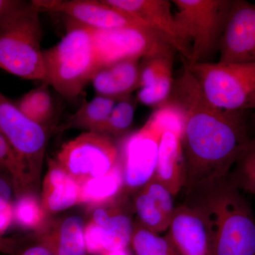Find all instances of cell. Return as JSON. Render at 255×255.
<instances>
[{"label":"cell","instance_id":"25","mask_svg":"<svg viewBox=\"0 0 255 255\" xmlns=\"http://www.w3.org/2000/svg\"><path fill=\"white\" fill-rule=\"evenodd\" d=\"M46 211L41 199L32 192H26L16 197L14 204V221L20 227L38 230L45 224Z\"/></svg>","mask_w":255,"mask_h":255},{"label":"cell","instance_id":"26","mask_svg":"<svg viewBox=\"0 0 255 255\" xmlns=\"http://www.w3.org/2000/svg\"><path fill=\"white\" fill-rule=\"evenodd\" d=\"M0 173L9 176L14 185L15 196L31 192V185L19 159L0 130Z\"/></svg>","mask_w":255,"mask_h":255},{"label":"cell","instance_id":"13","mask_svg":"<svg viewBox=\"0 0 255 255\" xmlns=\"http://www.w3.org/2000/svg\"><path fill=\"white\" fill-rule=\"evenodd\" d=\"M219 49L218 63H255V4L233 0Z\"/></svg>","mask_w":255,"mask_h":255},{"label":"cell","instance_id":"22","mask_svg":"<svg viewBox=\"0 0 255 255\" xmlns=\"http://www.w3.org/2000/svg\"><path fill=\"white\" fill-rule=\"evenodd\" d=\"M117 100L97 95L90 102H85L59 128L60 130L69 128L85 129L87 132L102 133V130Z\"/></svg>","mask_w":255,"mask_h":255},{"label":"cell","instance_id":"33","mask_svg":"<svg viewBox=\"0 0 255 255\" xmlns=\"http://www.w3.org/2000/svg\"><path fill=\"white\" fill-rule=\"evenodd\" d=\"M26 2L20 0H0V27Z\"/></svg>","mask_w":255,"mask_h":255},{"label":"cell","instance_id":"11","mask_svg":"<svg viewBox=\"0 0 255 255\" xmlns=\"http://www.w3.org/2000/svg\"><path fill=\"white\" fill-rule=\"evenodd\" d=\"M31 1L40 12L46 11L64 14L72 21L93 29L149 28L136 18L111 6L105 0H33Z\"/></svg>","mask_w":255,"mask_h":255},{"label":"cell","instance_id":"31","mask_svg":"<svg viewBox=\"0 0 255 255\" xmlns=\"http://www.w3.org/2000/svg\"><path fill=\"white\" fill-rule=\"evenodd\" d=\"M173 55H161L145 58L140 66V88L150 86L162 75L172 70Z\"/></svg>","mask_w":255,"mask_h":255},{"label":"cell","instance_id":"7","mask_svg":"<svg viewBox=\"0 0 255 255\" xmlns=\"http://www.w3.org/2000/svg\"><path fill=\"white\" fill-rule=\"evenodd\" d=\"M176 21L191 44L192 65L204 63L216 49L227 21L233 0H173Z\"/></svg>","mask_w":255,"mask_h":255},{"label":"cell","instance_id":"20","mask_svg":"<svg viewBox=\"0 0 255 255\" xmlns=\"http://www.w3.org/2000/svg\"><path fill=\"white\" fill-rule=\"evenodd\" d=\"M85 228L81 216H70L37 236V240L54 255H87Z\"/></svg>","mask_w":255,"mask_h":255},{"label":"cell","instance_id":"1","mask_svg":"<svg viewBox=\"0 0 255 255\" xmlns=\"http://www.w3.org/2000/svg\"><path fill=\"white\" fill-rule=\"evenodd\" d=\"M166 104L182 118L185 196L227 179L251 141L246 111L212 105L186 66Z\"/></svg>","mask_w":255,"mask_h":255},{"label":"cell","instance_id":"27","mask_svg":"<svg viewBox=\"0 0 255 255\" xmlns=\"http://www.w3.org/2000/svg\"><path fill=\"white\" fill-rule=\"evenodd\" d=\"M233 167L228 175L230 180L241 191L255 196V137L251 138L244 153Z\"/></svg>","mask_w":255,"mask_h":255},{"label":"cell","instance_id":"23","mask_svg":"<svg viewBox=\"0 0 255 255\" xmlns=\"http://www.w3.org/2000/svg\"><path fill=\"white\" fill-rule=\"evenodd\" d=\"M49 87L43 82L39 87L28 92L15 102L18 110L28 119L44 127L50 123L55 114Z\"/></svg>","mask_w":255,"mask_h":255},{"label":"cell","instance_id":"21","mask_svg":"<svg viewBox=\"0 0 255 255\" xmlns=\"http://www.w3.org/2000/svg\"><path fill=\"white\" fill-rule=\"evenodd\" d=\"M81 204L107 205L117 200L124 191V177L120 161L108 173L82 182Z\"/></svg>","mask_w":255,"mask_h":255},{"label":"cell","instance_id":"19","mask_svg":"<svg viewBox=\"0 0 255 255\" xmlns=\"http://www.w3.org/2000/svg\"><path fill=\"white\" fill-rule=\"evenodd\" d=\"M91 221L102 229V255L128 249L133 234L134 223L120 206L113 203L108 207L100 206L94 211Z\"/></svg>","mask_w":255,"mask_h":255},{"label":"cell","instance_id":"10","mask_svg":"<svg viewBox=\"0 0 255 255\" xmlns=\"http://www.w3.org/2000/svg\"><path fill=\"white\" fill-rule=\"evenodd\" d=\"M99 68L128 58L173 55L174 50L150 28H92Z\"/></svg>","mask_w":255,"mask_h":255},{"label":"cell","instance_id":"24","mask_svg":"<svg viewBox=\"0 0 255 255\" xmlns=\"http://www.w3.org/2000/svg\"><path fill=\"white\" fill-rule=\"evenodd\" d=\"M130 247L135 255H181L167 233L160 236L137 222L134 223Z\"/></svg>","mask_w":255,"mask_h":255},{"label":"cell","instance_id":"18","mask_svg":"<svg viewBox=\"0 0 255 255\" xmlns=\"http://www.w3.org/2000/svg\"><path fill=\"white\" fill-rule=\"evenodd\" d=\"M47 214H56L81 204L80 183L60 165L50 160L43 179L41 198Z\"/></svg>","mask_w":255,"mask_h":255},{"label":"cell","instance_id":"16","mask_svg":"<svg viewBox=\"0 0 255 255\" xmlns=\"http://www.w3.org/2000/svg\"><path fill=\"white\" fill-rule=\"evenodd\" d=\"M167 234L181 255H209L207 226L194 206L184 202L175 208Z\"/></svg>","mask_w":255,"mask_h":255},{"label":"cell","instance_id":"2","mask_svg":"<svg viewBox=\"0 0 255 255\" xmlns=\"http://www.w3.org/2000/svg\"><path fill=\"white\" fill-rule=\"evenodd\" d=\"M199 210L209 236V255H255V217L250 203L229 178L186 195Z\"/></svg>","mask_w":255,"mask_h":255},{"label":"cell","instance_id":"9","mask_svg":"<svg viewBox=\"0 0 255 255\" xmlns=\"http://www.w3.org/2000/svg\"><path fill=\"white\" fill-rule=\"evenodd\" d=\"M55 160L81 184L108 173L118 164L119 152L108 135L85 132L63 144Z\"/></svg>","mask_w":255,"mask_h":255},{"label":"cell","instance_id":"29","mask_svg":"<svg viewBox=\"0 0 255 255\" xmlns=\"http://www.w3.org/2000/svg\"><path fill=\"white\" fill-rule=\"evenodd\" d=\"M174 81L172 70H169L150 86L140 89L137 93V101L148 107H161L168 100Z\"/></svg>","mask_w":255,"mask_h":255},{"label":"cell","instance_id":"14","mask_svg":"<svg viewBox=\"0 0 255 255\" xmlns=\"http://www.w3.org/2000/svg\"><path fill=\"white\" fill-rule=\"evenodd\" d=\"M173 198L172 193L153 177L135 191L133 208L137 223L157 234L167 231L175 211Z\"/></svg>","mask_w":255,"mask_h":255},{"label":"cell","instance_id":"12","mask_svg":"<svg viewBox=\"0 0 255 255\" xmlns=\"http://www.w3.org/2000/svg\"><path fill=\"white\" fill-rule=\"evenodd\" d=\"M105 2L125 11L155 32L185 63L191 57L190 41L183 33L171 11L168 0H105Z\"/></svg>","mask_w":255,"mask_h":255},{"label":"cell","instance_id":"28","mask_svg":"<svg viewBox=\"0 0 255 255\" xmlns=\"http://www.w3.org/2000/svg\"><path fill=\"white\" fill-rule=\"evenodd\" d=\"M135 114V103L130 97L119 100L111 112L102 134L119 135L131 126Z\"/></svg>","mask_w":255,"mask_h":255},{"label":"cell","instance_id":"35","mask_svg":"<svg viewBox=\"0 0 255 255\" xmlns=\"http://www.w3.org/2000/svg\"><path fill=\"white\" fill-rule=\"evenodd\" d=\"M102 255H132L128 249L121 250V251L111 252Z\"/></svg>","mask_w":255,"mask_h":255},{"label":"cell","instance_id":"34","mask_svg":"<svg viewBox=\"0 0 255 255\" xmlns=\"http://www.w3.org/2000/svg\"><path fill=\"white\" fill-rule=\"evenodd\" d=\"M19 255H54L46 248V247L42 246L39 243H35L33 245H30L24 250Z\"/></svg>","mask_w":255,"mask_h":255},{"label":"cell","instance_id":"17","mask_svg":"<svg viewBox=\"0 0 255 255\" xmlns=\"http://www.w3.org/2000/svg\"><path fill=\"white\" fill-rule=\"evenodd\" d=\"M140 60L128 58L97 69L91 80L97 95L116 100L130 97L140 88Z\"/></svg>","mask_w":255,"mask_h":255},{"label":"cell","instance_id":"15","mask_svg":"<svg viewBox=\"0 0 255 255\" xmlns=\"http://www.w3.org/2000/svg\"><path fill=\"white\" fill-rule=\"evenodd\" d=\"M182 132V118L179 113L177 118L166 128L161 137L154 176L174 196L182 191L185 179Z\"/></svg>","mask_w":255,"mask_h":255},{"label":"cell","instance_id":"32","mask_svg":"<svg viewBox=\"0 0 255 255\" xmlns=\"http://www.w3.org/2000/svg\"><path fill=\"white\" fill-rule=\"evenodd\" d=\"M31 238L29 236L23 237L0 238V253L7 255H19L30 245Z\"/></svg>","mask_w":255,"mask_h":255},{"label":"cell","instance_id":"8","mask_svg":"<svg viewBox=\"0 0 255 255\" xmlns=\"http://www.w3.org/2000/svg\"><path fill=\"white\" fill-rule=\"evenodd\" d=\"M0 130L19 159L32 187L41 172L46 128L33 122L0 92Z\"/></svg>","mask_w":255,"mask_h":255},{"label":"cell","instance_id":"3","mask_svg":"<svg viewBox=\"0 0 255 255\" xmlns=\"http://www.w3.org/2000/svg\"><path fill=\"white\" fill-rule=\"evenodd\" d=\"M43 54L42 82L68 100L80 96L99 68L92 28L72 20L62 39Z\"/></svg>","mask_w":255,"mask_h":255},{"label":"cell","instance_id":"5","mask_svg":"<svg viewBox=\"0 0 255 255\" xmlns=\"http://www.w3.org/2000/svg\"><path fill=\"white\" fill-rule=\"evenodd\" d=\"M184 63L212 105L229 111L255 110V62Z\"/></svg>","mask_w":255,"mask_h":255},{"label":"cell","instance_id":"30","mask_svg":"<svg viewBox=\"0 0 255 255\" xmlns=\"http://www.w3.org/2000/svg\"><path fill=\"white\" fill-rule=\"evenodd\" d=\"M15 195L12 181L6 174L0 173V238L14 221V204L12 196Z\"/></svg>","mask_w":255,"mask_h":255},{"label":"cell","instance_id":"4","mask_svg":"<svg viewBox=\"0 0 255 255\" xmlns=\"http://www.w3.org/2000/svg\"><path fill=\"white\" fill-rule=\"evenodd\" d=\"M40 13L27 1L0 27V68L24 80L43 82Z\"/></svg>","mask_w":255,"mask_h":255},{"label":"cell","instance_id":"6","mask_svg":"<svg viewBox=\"0 0 255 255\" xmlns=\"http://www.w3.org/2000/svg\"><path fill=\"white\" fill-rule=\"evenodd\" d=\"M177 111L164 104L151 115L143 127L128 136L119 157L124 177V191H137L155 176L159 142L166 128L177 118Z\"/></svg>","mask_w":255,"mask_h":255}]
</instances>
